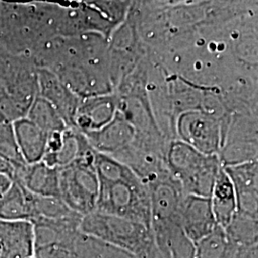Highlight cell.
<instances>
[{
	"label": "cell",
	"mask_w": 258,
	"mask_h": 258,
	"mask_svg": "<svg viewBox=\"0 0 258 258\" xmlns=\"http://www.w3.org/2000/svg\"><path fill=\"white\" fill-rule=\"evenodd\" d=\"M95 168L99 195L95 212L116 215L151 228L148 185L130 167L97 152Z\"/></svg>",
	"instance_id": "obj_1"
},
{
	"label": "cell",
	"mask_w": 258,
	"mask_h": 258,
	"mask_svg": "<svg viewBox=\"0 0 258 258\" xmlns=\"http://www.w3.org/2000/svg\"><path fill=\"white\" fill-rule=\"evenodd\" d=\"M79 231L135 258H161L151 228L116 215L93 212L82 217Z\"/></svg>",
	"instance_id": "obj_2"
},
{
	"label": "cell",
	"mask_w": 258,
	"mask_h": 258,
	"mask_svg": "<svg viewBox=\"0 0 258 258\" xmlns=\"http://www.w3.org/2000/svg\"><path fill=\"white\" fill-rule=\"evenodd\" d=\"M166 165L185 194L210 197L221 168L218 155H208L182 141L170 140L166 146Z\"/></svg>",
	"instance_id": "obj_3"
},
{
	"label": "cell",
	"mask_w": 258,
	"mask_h": 258,
	"mask_svg": "<svg viewBox=\"0 0 258 258\" xmlns=\"http://www.w3.org/2000/svg\"><path fill=\"white\" fill-rule=\"evenodd\" d=\"M97 151L85 148L70 165L59 170V198L73 212L84 216L95 212L99 180L95 168Z\"/></svg>",
	"instance_id": "obj_4"
},
{
	"label": "cell",
	"mask_w": 258,
	"mask_h": 258,
	"mask_svg": "<svg viewBox=\"0 0 258 258\" xmlns=\"http://www.w3.org/2000/svg\"><path fill=\"white\" fill-rule=\"evenodd\" d=\"M174 135L204 154L218 155L224 137L222 120L203 111H185L176 118Z\"/></svg>",
	"instance_id": "obj_5"
},
{
	"label": "cell",
	"mask_w": 258,
	"mask_h": 258,
	"mask_svg": "<svg viewBox=\"0 0 258 258\" xmlns=\"http://www.w3.org/2000/svg\"><path fill=\"white\" fill-rule=\"evenodd\" d=\"M181 224L185 235L194 245L218 227L210 197L184 194L181 204Z\"/></svg>",
	"instance_id": "obj_6"
},
{
	"label": "cell",
	"mask_w": 258,
	"mask_h": 258,
	"mask_svg": "<svg viewBox=\"0 0 258 258\" xmlns=\"http://www.w3.org/2000/svg\"><path fill=\"white\" fill-rule=\"evenodd\" d=\"M38 95L50 102L58 112L67 127L74 128V121L81 100L56 75L46 68H37Z\"/></svg>",
	"instance_id": "obj_7"
},
{
	"label": "cell",
	"mask_w": 258,
	"mask_h": 258,
	"mask_svg": "<svg viewBox=\"0 0 258 258\" xmlns=\"http://www.w3.org/2000/svg\"><path fill=\"white\" fill-rule=\"evenodd\" d=\"M119 97L106 94L82 99L75 117L74 128L83 134L104 127L117 114Z\"/></svg>",
	"instance_id": "obj_8"
},
{
	"label": "cell",
	"mask_w": 258,
	"mask_h": 258,
	"mask_svg": "<svg viewBox=\"0 0 258 258\" xmlns=\"http://www.w3.org/2000/svg\"><path fill=\"white\" fill-rule=\"evenodd\" d=\"M84 135L97 152L113 157L128 148L136 138L137 131L117 111L115 118L104 127Z\"/></svg>",
	"instance_id": "obj_9"
},
{
	"label": "cell",
	"mask_w": 258,
	"mask_h": 258,
	"mask_svg": "<svg viewBox=\"0 0 258 258\" xmlns=\"http://www.w3.org/2000/svg\"><path fill=\"white\" fill-rule=\"evenodd\" d=\"M223 167L234 186L237 212L258 218L257 161Z\"/></svg>",
	"instance_id": "obj_10"
},
{
	"label": "cell",
	"mask_w": 258,
	"mask_h": 258,
	"mask_svg": "<svg viewBox=\"0 0 258 258\" xmlns=\"http://www.w3.org/2000/svg\"><path fill=\"white\" fill-rule=\"evenodd\" d=\"M59 170L43 161L26 164L14 170L13 181L21 184L32 194L59 198Z\"/></svg>",
	"instance_id": "obj_11"
},
{
	"label": "cell",
	"mask_w": 258,
	"mask_h": 258,
	"mask_svg": "<svg viewBox=\"0 0 258 258\" xmlns=\"http://www.w3.org/2000/svg\"><path fill=\"white\" fill-rule=\"evenodd\" d=\"M34 254L33 223L0 220V258H28Z\"/></svg>",
	"instance_id": "obj_12"
},
{
	"label": "cell",
	"mask_w": 258,
	"mask_h": 258,
	"mask_svg": "<svg viewBox=\"0 0 258 258\" xmlns=\"http://www.w3.org/2000/svg\"><path fill=\"white\" fill-rule=\"evenodd\" d=\"M210 199L217 225L227 228L237 212V200L231 178L223 166L214 181Z\"/></svg>",
	"instance_id": "obj_13"
},
{
	"label": "cell",
	"mask_w": 258,
	"mask_h": 258,
	"mask_svg": "<svg viewBox=\"0 0 258 258\" xmlns=\"http://www.w3.org/2000/svg\"><path fill=\"white\" fill-rule=\"evenodd\" d=\"M19 151L27 164L42 161L46 151L48 134L27 117L12 122Z\"/></svg>",
	"instance_id": "obj_14"
},
{
	"label": "cell",
	"mask_w": 258,
	"mask_h": 258,
	"mask_svg": "<svg viewBox=\"0 0 258 258\" xmlns=\"http://www.w3.org/2000/svg\"><path fill=\"white\" fill-rule=\"evenodd\" d=\"M34 218L33 194L14 182L0 198V220L32 221Z\"/></svg>",
	"instance_id": "obj_15"
},
{
	"label": "cell",
	"mask_w": 258,
	"mask_h": 258,
	"mask_svg": "<svg viewBox=\"0 0 258 258\" xmlns=\"http://www.w3.org/2000/svg\"><path fill=\"white\" fill-rule=\"evenodd\" d=\"M224 231L231 243L237 247L257 245V217L237 212Z\"/></svg>",
	"instance_id": "obj_16"
},
{
	"label": "cell",
	"mask_w": 258,
	"mask_h": 258,
	"mask_svg": "<svg viewBox=\"0 0 258 258\" xmlns=\"http://www.w3.org/2000/svg\"><path fill=\"white\" fill-rule=\"evenodd\" d=\"M26 117L47 134L68 128L55 107L39 95L32 103Z\"/></svg>",
	"instance_id": "obj_17"
},
{
	"label": "cell",
	"mask_w": 258,
	"mask_h": 258,
	"mask_svg": "<svg viewBox=\"0 0 258 258\" xmlns=\"http://www.w3.org/2000/svg\"><path fill=\"white\" fill-rule=\"evenodd\" d=\"M0 158L16 168L26 165L19 151L12 122H0Z\"/></svg>",
	"instance_id": "obj_18"
},
{
	"label": "cell",
	"mask_w": 258,
	"mask_h": 258,
	"mask_svg": "<svg viewBox=\"0 0 258 258\" xmlns=\"http://www.w3.org/2000/svg\"><path fill=\"white\" fill-rule=\"evenodd\" d=\"M12 183H13V180L10 178L9 176L0 174V198L8 190Z\"/></svg>",
	"instance_id": "obj_19"
},
{
	"label": "cell",
	"mask_w": 258,
	"mask_h": 258,
	"mask_svg": "<svg viewBox=\"0 0 258 258\" xmlns=\"http://www.w3.org/2000/svg\"><path fill=\"white\" fill-rule=\"evenodd\" d=\"M0 174H5V175L9 176L10 178L13 180L14 167L11 166L9 163L4 161L2 158H0Z\"/></svg>",
	"instance_id": "obj_20"
},
{
	"label": "cell",
	"mask_w": 258,
	"mask_h": 258,
	"mask_svg": "<svg viewBox=\"0 0 258 258\" xmlns=\"http://www.w3.org/2000/svg\"><path fill=\"white\" fill-rule=\"evenodd\" d=\"M4 1H11V2H26V1H32V0H4Z\"/></svg>",
	"instance_id": "obj_21"
},
{
	"label": "cell",
	"mask_w": 258,
	"mask_h": 258,
	"mask_svg": "<svg viewBox=\"0 0 258 258\" xmlns=\"http://www.w3.org/2000/svg\"><path fill=\"white\" fill-rule=\"evenodd\" d=\"M28 258H37V257H36V256H35V255H33V256H30V257H28Z\"/></svg>",
	"instance_id": "obj_22"
},
{
	"label": "cell",
	"mask_w": 258,
	"mask_h": 258,
	"mask_svg": "<svg viewBox=\"0 0 258 258\" xmlns=\"http://www.w3.org/2000/svg\"><path fill=\"white\" fill-rule=\"evenodd\" d=\"M69 1H75V0H69Z\"/></svg>",
	"instance_id": "obj_23"
}]
</instances>
